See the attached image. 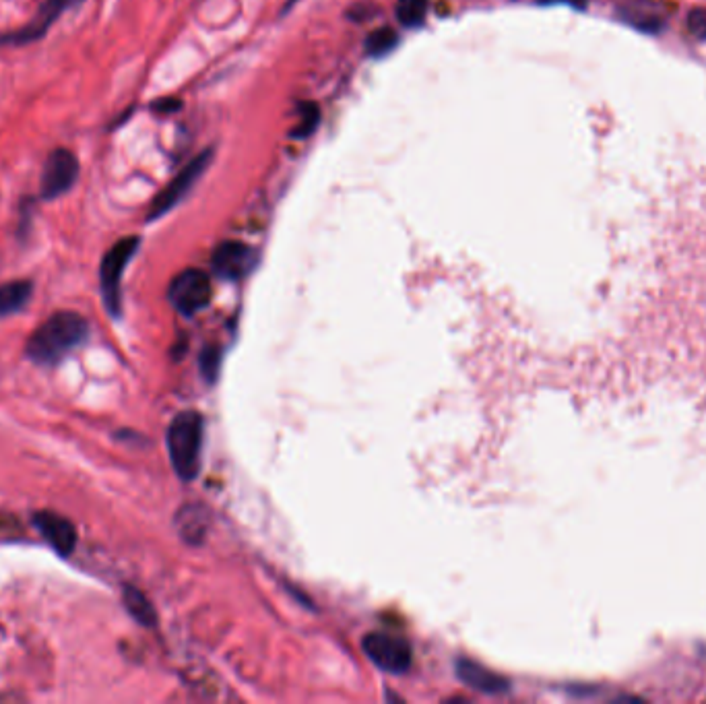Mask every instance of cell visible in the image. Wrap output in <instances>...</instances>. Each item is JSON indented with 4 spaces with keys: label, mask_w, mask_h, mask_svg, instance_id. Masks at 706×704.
Masks as SVG:
<instances>
[{
    "label": "cell",
    "mask_w": 706,
    "mask_h": 704,
    "mask_svg": "<svg viewBox=\"0 0 706 704\" xmlns=\"http://www.w3.org/2000/svg\"><path fill=\"white\" fill-rule=\"evenodd\" d=\"M180 108H182L180 100H174V98H164V100H157V102L151 104V110H153V112L164 114V116H168V114H172V112H178Z\"/></svg>",
    "instance_id": "19"
},
{
    "label": "cell",
    "mask_w": 706,
    "mask_h": 704,
    "mask_svg": "<svg viewBox=\"0 0 706 704\" xmlns=\"http://www.w3.org/2000/svg\"><path fill=\"white\" fill-rule=\"evenodd\" d=\"M211 265L219 277L236 281L246 277L254 269L256 252L244 242H236V240L223 242L215 248Z\"/></svg>",
    "instance_id": "9"
},
{
    "label": "cell",
    "mask_w": 706,
    "mask_h": 704,
    "mask_svg": "<svg viewBox=\"0 0 706 704\" xmlns=\"http://www.w3.org/2000/svg\"><path fill=\"white\" fill-rule=\"evenodd\" d=\"M34 525L60 556L67 558L75 552L77 529L69 519L56 515L52 510H40L34 515Z\"/></svg>",
    "instance_id": "10"
},
{
    "label": "cell",
    "mask_w": 706,
    "mask_h": 704,
    "mask_svg": "<svg viewBox=\"0 0 706 704\" xmlns=\"http://www.w3.org/2000/svg\"><path fill=\"white\" fill-rule=\"evenodd\" d=\"M31 294H34V283L27 279L7 281L0 285V318L21 312L27 306Z\"/></svg>",
    "instance_id": "12"
},
{
    "label": "cell",
    "mask_w": 706,
    "mask_h": 704,
    "mask_svg": "<svg viewBox=\"0 0 706 704\" xmlns=\"http://www.w3.org/2000/svg\"><path fill=\"white\" fill-rule=\"evenodd\" d=\"M298 118H300V122L292 131V137L294 139H304V137H310L314 133V128L318 126V120H320V112H318L316 104L304 102V104H300V116Z\"/></svg>",
    "instance_id": "16"
},
{
    "label": "cell",
    "mask_w": 706,
    "mask_h": 704,
    "mask_svg": "<svg viewBox=\"0 0 706 704\" xmlns=\"http://www.w3.org/2000/svg\"><path fill=\"white\" fill-rule=\"evenodd\" d=\"M124 605H126V610L128 614H131L139 624L143 626H153L157 616H155V610H153V605L149 603V599L135 587H126L124 589Z\"/></svg>",
    "instance_id": "13"
},
{
    "label": "cell",
    "mask_w": 706,
    "mask_h": 704,
    "mask_svg": "<svg viewBox=\"0 0 706 704\" xmlns=\"http://www.w3.org/2000/svg\"><path fill=\"white\" fill-rule=\"evenodd\" d=\"M211 294H213L211 279L201 269H186L178 273L172 279L170 292H168L170 302L184 316H192L207 308L211 302Z\"/></svg>",
    "instance_id": "7"
},
{
    "label": "cell",
    "mask_w": 706,
    "mask_h": 704,
    "mask_svg": "<svg viewBox=\"0 0 706 704\" xmlns=\"http://www.w3.org/2000/svg\"><path fill=\"white\" fill-rule=\"evenodd\" d=\"M81 174L79 157L64 147H56L48 153L42 178H40V199L42 201H56L58 197L67 195L73 190Z\"/></svg>",
    "instance_id": "4"
},
{
    "label": "cell",
    "mask_w": 706,
    "mask_h": 704,
    "mask_svg": "<svg viewBox=\"0 0 706 704\" xmlns=\"http://www.w3.org/2000/svg\"><path fill=\"white\" fill-rule=\"evenodd\" d=\"M83 3L85 0H46V3L40 7L38 15L29 23H25L19 29L0 34V48H21V46L40 42L42 38L48 36V31L52 29V25L58 21L62 13H67L69 9L79 7Z\"/></svg>",
    "instance_id": "5"
},
{
    "label": "cell",
    "mask_w": 706,
    "mask_h": 704,
    "mask_svg": "<svg viewBox=\"0 0 706 704\" xmlns=\"http://www.w3.org/2000/svg\"><path fill=\"white\" fill-rule=\"evenodd\" d=\"M362 647L368 659L389 674H405L411 667L413 653L405 638L387 632H372L364 636Z\"/></svg>",
    "instance_id": "8"
},
{
    "label": "cell",
    "mask_w": 706,
    "mask_h": 704,
    "mask_svg": "<svg viewBox=\"0 0 706 704\" xmlns=\"http://www.w3.org/2000/svg\"><path fill=\"white\" fill-rule=\"evenodd\" d=\"M217 366H219V351L215 347H207L203 351V356H201V368H203V374L213 380L215 372H217Z\"/></svg>",
    "instance_id": "17"
},
{
    "label": "cell",
    "mask_w": 706,
    "mask_h": 704,
    "mask_svg": "<svg viewBox=\"0 0 706 704\" xmlns=\"http://www.w3.org/2000/svg\"><path fill=\"white\" fill-rule=\"evenodd\" d=\"M168 453L174 471L184 482L195 479L201 469L203 418L197 411H182L168 428Z\"/></svg>",
    "instance_id": "2"
},
{
    "label": "cell",
    "mask_w": 706,
    "mask_h": 704,
    "mask_svg": "<svg viewBox=\"0 0 706 704\" xmlns=\"http://www.w3.org/2000/svg\"><path fill=\"white\" fill-rule=\"evenodd\" d=\"M457 676L463 684L471 686L473 690L486 692V694H500V692L508 690V682L502 676L494 674L492 669L479 665L471 659L457 661Z\"/></svg>",
    "instance_id": "11"
},
{
    "label": "cell",
    "mask_w": 706,
    "mask_h": 704,
    "mask_svg": "<svg viewBox=\"0 0 706 704\" xmlns=\"http://www.w3.org/2000/svg\"><path fill=\"white\" fill-rule=\"evenodd\" d=\"M211 157H213V151L207 149L203 151L201 155H197L195 159H192L190 164H186L178 174L176 178L159 192V195L153 199L149 211H147V217L145 221H155V219H162L168 211H172L186 195H188V190L195 186V182L203 176V172L207 170V166L211 164Z\"/></svg>",
    "instance_id": "6"
},
{
    "label": "cell",
    "mask_w": 706,
    "mask_h": 704,
    "mask_svg": "<svg viewBox=\"0 0 706 704\" xmlns=\"http://www.w3.org/2000/svg\"><path fill=\"white\" fill-rule=\"evenodd\" d=\"M688 25L700 40H706V9H696L688 17Z\"/></svg>",
    "instance_id": "18"
},
{
    "label": "cell",
    "mask_w": 706,
    "mask_h": 704,
    "mask_svg": "<svg viewBox=\"0 0 706 704\" xmlns=\"http://www.w3.org/2000/svg\"><path fill=\"white\" fill-rule=\"evenodd\" d=\"M397 19L405 27H420L428 15V0H397Z\"/></svg>",
    "instance_id": "14"
},
{
    "label": "cell",
    "mask_w": 706,
    "mask_h": 704,
    "mask_svg": "<svg viewBox=\"0 0 706 704\" xmlns=\"http://www.w3.org/2000/svg\"><path fill=\"white\" fill-rule=\"evenodd\" d=\"M89 337L87 320L77 312H56L29 337L25 345L27 358L38 366H56L81 347Z\"/></svg>",
    "instance_id": "1"
},
{
    "label": "cell",
    "mask_w": 706,
    "mask_h": 704,
    "mask_svg": "<svg viewBox=\"0 0 706 704\" xmlns=\"http://www.w3.org/2000/svg\"><path fill=\"white\" fill-rule=\"evenodd\" d=\"M141 246L139 236H126L118 240L102 259L100 265V290L110 316L118 318L122 312V275L133 261Z\"/></svg>",
    "instance_id": "3"
},
{
    "label": "cell",
    "mask_w": 706,
    "mask_h": 704,
    "mask_svg": "<svg viewBox=\"0 0 706 704\" xmlns=\"http://www.w3.org/2000/svg\"><path fill=\"white\" fill-rule=\"evenodd\" d=\"M541 5H568L572 9H585L587 0H539Z\"/></svg>",
    "instance_id": "20"
},
{
    "label": "cell",
    "mask_w": 706,
    "mask_h": 704,
    "mask_svg": "<svg viewBox=\"0 0 706 704\" xmlns=\"http://www.w3.org/2000/svg\"><path fill=\"white\" fill-rule=\"evenodd\" d=\"M296 3V0H290V3H287V5H294Z\"/></svg>",
    "instance_id": "21"
},
{
    "label": "cell",
    "mask_w": 706,
    "mask_h": 704,
    "mask_svg": "<svg viewBox=\"0 0 706 704\" xmlns=\"http://www.w3.org/2000/svg\"><path fill=\"white\" fill-rule=\"evenodd\" d=\"M397 44H399V36L395 34V31L391 27H380V29L372 31V34L368 36L366 52L370 56L378 58V56L389 54Z\"/></svg>",
    "instance_id": "15"
}]
</instances>
